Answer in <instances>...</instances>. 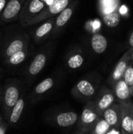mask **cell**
I'll use <instances>...</instances> for the list:
<instances>
[{
    "mask_svg": "<svg viewBox=\"0 0 133 134\" xmlns=\"http://www.w3.org/2000/svg\"><path fill=\"white\" fill-rule=\"evenodd\" d=\"M27 37L24 36V37H18L17 38L13 39L9 46L6 47L4 53V57L5 59L9 58L14 53L21 51L24 49H26L27 46Z\"/></svg>",
    "mask_w": 133,
    "mask_h": 134,
    "instance_id": "cell-17",
    "label": "cell"
},
{
    "mask_svg": "<svg viewBox=\"0 0 133 134\" xmlns=\"http://www.w3.org/2000/svg\"><path fill=\"white\" fill-rule=\"evenodd\" d=\"M122 79L126 83V85L128 86L130 90L131 95L133 97V66L132 63H130L129 65L128 66L127 69L125 70Z\"/></svg>",
    "mask_w": 133,
    "mask_h": 134,
    "instance_id": "cell-25",
    "label": "cell"
},
{
    "mask_svg": "<svg viewBox=\"0 0 133 134\" xmlns=\"http://www.w3.org/2000/svg\"><path fill=\"white\" fill-rule=\"evenodd\" d=\"M27 49L26 48L21 51H19L14 53L13 55H12L11 57L6 59L7 64L11 66H16V65L20 64L25 60L27 57Z\"/></svg>",
    "mask_w": 133,
    "mask_h": 134,
    "instance_id": "cell-23",
    "label": "cell"
},
{
    "mask_svg": "<svg viewBox=\"0 0 133 134\" xmlns=\"http://www.w3.org/2000/svg\"><path fill=\"white\" fill-rule=\"evenodd\" d=\"M0 122H1V121H0Z\"/></svg>",
    "mask_w": 133,
    "mask_h": 134,
    "instance_id": "cell-33",
    "label": "cell"
},
{
    "mask_svg": "<svg viewBox=\"0 0 133 134\" xmlns=\"http://www.w3.org/2000/svg\"><path fill=\"white\" fill-rule=\"evenodd\" d=\"M6 130H7L6 124L0 122V134H5V132H6Z\"/></svg>",
    "mask_w": 133,
    "mask_h": 134,
    "instance_id": "cell-26",
    "label": "cell"
},
{
    "mask_svg": "<svg viewBox=\"0 0 133 134\" xmlns=\"http://www.w3.org/2000/svg\"><path fill=\"white\" fill-rule=\"evenodd\" d=\"M133 48L129 49L121 57V59L118 61L115 67L114 68L112 72L111 73L107 82L112 87L118 80L123 78L124 73L127 69L128 66L131 63V57L132 53Z\"/></svg>",
    "mask_w": 133,
    "mask_h": 134,
    "instance_id": "cell-7",
    "label": "cell"
},
{
    "mask_svg": "<svg viewBox=\"0 0 133 134\" xmlns=\"http://www.w3.org/2000/svg\"><path fill=\"white\" fill-rule=\"evenodd\" d=\"M54 20H55L54 17L49 18L46 20V21L44 24L40 25L36 29L34 33V40L36 42H38L41 39L44 38L49 34H50L51 31H53V28L54 26Z\"/></svg>",
    "mask_w": 133,
    "mask_h": 134,
    "instance_id": "cell-18",
    "label": "cell"
},
{
    "mask_svg": "<svg viewBox=\"0 0 133 134\" xmlns=\"http://www.w3.org/2000/svg\"><path fill=\"white\" fill-rule=\"evenodd\" d=\"M100 118V117L96 111L93 100L87 101L86 104L83 108L81 115L78 116V120L77 122L78 130L89 133Z\"/></svg>",
    "mask_w": 133,
    "mask_h": 134,
    "instance_id": "cell-3",
    "label": "cell"
},
{
    "mask_svg": "<svg viewBox=\"0 0 133 134\" xmlns=\"http://www.w3.org/2000/svg\"><path fill=\"white\" fill-rule=\"evenodd\" d=\"M50 2L42 0H26L19 14L21 24L23 26H26L28 21L37 16Z\"/></svg>",
    "mask_w": 133,
    "mask_h": 134,
    "instance_id": "cell-5",
    "label": "cell"
},
{
    "mask_svg": "<svg viewBox=\"0 0 133 134\" xmlns=\"http://www.w3.org/2000/svg\"><path fill=\"white\" fill-rule=\"evenodd\" d=\"M113 93L114 94L116 101L118 103L122 104V103H128L131 101V99L132 96L131 95L130 90L123 80V79H121L118 80L113 86Z\"/></svg>",
    "mask_w": 133,
    "mask_h": 134,
    "instance_id": "cell-13",
    "label": "cell"
},
{
    "mask_svg": "<svg viewBox=\"0 0 133 134\" xmlns=\"http://www.w3.org/2000/svg\"><path fill=\"white\" fill-rule=\"evenodd\" d=\"M91 46L93 51L98 54L105 52L107 48V40L105 36L101 34H95L91 39Z\"/></svg>",
    "mask_w": 133,
    "mask_h": 134,
    "instance_id": "cell-19",
    "label": "cell"
},
{
    "mask_svg": "<svg viewBox=\"0 0 133 134\" xmlns=\"http://www.w3.org/2000/svg\"><path fill=\"white\" fill-rule=\"evenodd\" d=\"M47 62V54L42 52L38 53L33 60L31 62L28 68H27V77L29 79H32L38 75L42 69L45 68Z\"/></svg>",
    "mask_w": 133,
    "mask_h": 134,
    "instance_id": "cell-14",
    "label": "cell"
},
{
    "mask_svg": "<svg viewBox=\"0 0 133 134\" xmlns=\"http://www.w3.org/2000/svg\"><path fill=\"white\" fill-rule=\"evenodd\" d=\"M21 86L16 80H9L5 85L2 93V108L3 115L7 120L10 111L21 96Z\"/></svg>",
    "mask_w": 133,
    "mask_h": 134,
    "instance_id": "cell-1",
    "label": "cell"
},
{
    "mask_svg": "<svg viewBox=\"0 0 133 134\" xmlns=\"http://www.w3.org/2000/svg\"><path fill=\"white\" fill-rule=\"evenodd\" d=\"M73 1L74 0H52L51 2L46 7H45L43 10H42L37 16L28 21L26 26L36 24L39 22L46 20L56 15H58Z\"/></svg>",
    "mask_w": 133,
    "mask_h": 134,
    "instance_id": "cell-2",
    "label": "cell"
},
{
    "mask_svg": "<svg viewBox=\"0 0 133 134\" xmlns=\"http://www.w3.org/2000/svg\"><path fill=\"white\" fill-rule=\"evenodd\" d=\"M113 129L120 128L121 104L115 102L107 109H106L101 116Z\"/></svg>",
    "mask_w": 133,
    "mask_h": 134,
    "instance_id": "cell-11",
    "label": "cell"
},
{
    "mask_svg": "<svg viewBox=\"0 0 133 134\" xmlns=\"http://www.w3.org/2000/svg\"><path fill=\"white\" fill-rule=\"evenodd\" d=\"M78 115L75 111H62L54 115L53 118V123L60 128H67L77 124Z\"/></svg>",
    "mask_w": 133,
    "mask_h": 134,
    "instance_id": "cell-10",
    "label": "cell"
},
{
    "mask_svg": "<svg viewBox=\"0 0 133 134\" xmlns=\"http://www.w3.org/2000/svg\"><path fill=\"white\" fill-rule=\"evenodd\" d=\"M103 20L104 24L109 27H114L118 26L121 21V16L118 10H115L110 13L103 15Z\"/></svg>",
    "mask_w": 133,
    "mask_h": 134,
    "instance_id": "cell-22",
    "label": "cell"
},
{
    "mask_svg": "<svg viewBox=\"0 0 133 134\" xmlns=\"http://www.w3.org/2000/svg\"><path fill=\"white\" fill-rule=\"evenodd\" d=\"M2 93H3V90L0 86V104H2Z\"/></svg>",
    "mask_w": 133,
    "mask_h": 134,
    "instance_id": "cell-29",
    "label": "cell"
},
{
    "mask_svg": "<svg viewBox=\"0 0 133 134\" xmlns=\"http://www.w3.org/2000/svg\"><path fill=\"white\" fill-rule=\"evenodd\" d=\"M5 5H6V0H0V14L2 13Z\"/></svg>",
    "mask_w": 133,
    "mask_h": 134,
    "instance_id": "cell-27",
    "label": "cell"
},
{
    "mask_svg": "<svg viewBox=\"0 0 133 134\" xmlns=\"http://www.w3.org/2000/svg\"><path fill=\"white\" fill-rule=\"evenodd\" d=\"M120 0H99V9L102 16L118 10Z\"/></svg>",
    "mask_w": 133,
    "mask_h": 134,
    "instance_id": "cell-20",
    "label": "cell"
},
{
    "mask_svg": "<svg viewBox=\"0 0 133 134\" xmlns=\"http://www.w3.org/2000/svg\"><path fill=\"white\" fill-rule=\"evenodd\" d=\"M78 0H74L68 6H67L63 11H61L56 17H55L54 26L53 28V35H56L70 20L74 9L77 7Z\"/></svg>",
    "mask_w": 133,
    "mask_h": 134,
    "instance_id": "cell-9",
    "label": "cell"
},
{
    "mask_svg": "<svg viewBox=\"0 0 133 134\" xmlns=\"http://www.w3.org/2000/svg\"><path fill=\"white\" fill-rule=\"evenodd\" d=\"M75 134H89V133H85V132H83V131H78L77 133H75Z\"/></svg>",
    "mask_w": 133,
    "mask_h": 134,
    "instance_id": "cell-30",
    "label": "cell"
},
{
    "mask_svg": "<svg viewBox=\"0 0 133 134\" xmlns=\"http://www.w3.org/2000/svg\"><path fill=\"white\" fill-rule=\"evenodd\" d=\"M25 2L26 0H9L2 13V19L5 21L15 20L19 16Z\"/></svg>",
    "mask_w": 133,
    "mask_h": 134,
    "instance_id": "cell-12",
    "label": "cell"
},
{
    "mask_svg": "<svg viewBox=\"0 0 133 134\" xmlns=\"http://www.w3.org/2000/svg\"><path fill=\"white\" fill-rule=\"evenodd\" d=\"M55 86V80L51 78H46L39 82L33 90V92L31 96V101L34 99V101H38V100L41 97H43L47 93H49Z\"/></svg>",
    "mask_w": 133,
    "mask_h": 134,
    "instance_id": "cell-15",
    "label": "cell"
},
{
    "mask_svg": "<svg viewBox=\"0 0 133 134\" xmlns=\"http://www.w3.org/2000/svg\"><path fill=\"white\" fill-rule=\"evenodd\" d=\"M122 134H124V133H122Z\"/></svg>",
    "mask_w": 133,
    "mask_h": 134,
    "instance_id": "cell-34",
    "label": "cell"
},
{
    "mask_svg": "<svg viewBox=\"0 0 133 134\" xmlns=\"http://www.w3.org/2000/svg\"><path fill=\"white\" fill-rule=\"evenodd\" d=\"M98 92L97 86L89 79L79 80L71 90V95L81 101L87 102L92 100Z\"/></svg>",
    "mask_w": 133,
    "mask_h": 134,
    "instance_id": "cell-4",
    "label": "cell"
},
{
    "mask_svg": "<svg viewBox=\"0 0 133 134\" xmlns=\"http://www.w3.org/2000/svg\"><path fill=\"white\" fill-rule=\"evenodd\" d=\"M132 110L133 103L132 101L121 104V117L119 130H121L122 133L132 134Z\"/></svg>",
    "mask_w": 133,
    "mask_h": 134,
    "instance_id": "cell-8",
    "label": "cell"
},
{
    "mask_svg": "<svg viewBox=\"0 0 133 134\" xmlns=\"http://www.w3.org/2000/svg\"><path fill=\"white\" fill-rule=\"evenodd\" d=\"M132 134H133V110H132Z\"/></svg>",
    "mask_w": 133,
    "mask_h": 134,
    "instance_id": "cell-31",
    "label": "cell"
},
{
    "mask_svg": "<svg viewBox=\"0 0 133 134\" xmlns=\"http://www.w3.org/2000/svg\"><path fill=\"white\" fill-rule=\"evenodd\" d=\"M131 63L132 64L133 66V49H132V57H131Z\"/></svg>",
    "mask_w": 133,
    "mask_h": 134,
    "instance_id": "cell-32",
    "label": "cell"
},
{
    "mask_svg": "<svg viewBox=\"0 0 133 134\" xmlns=\"http://www.w3.org/2000/svg\"><path fill=\"white\" fill-rule=\"evenodd\" d=\"M84 64V57L82 54L75 53L70 56L67 60V66L71 69H78Z\"/></svg>",
    "mask_w": 133,
    "mask_h": 134,
    "instance_id": "cell-24",
    "label": "cell"
},
{
    "mask_svg": "<svg viewBox=\"0 0 133 134\" xmlns=\"http://www.w3.org/2000/svg\"><path fill=\"white\" fill-rule=\"evenodd\" d=\"M129 43L130 48H133V31L132 32V34H131V35H130V37H129Z\"/></svg>",
    "mask_w": 133,
    "mask_h": 134,
    "instance_id": "cell-28",
    "label": "cell"
},
{
    "mask_svg": "<svg viewBox=\"0 0 133 134\" xmlns=\"http://www.w3.org/2000/svg\"><path fill=\"white\" fill-rule=\"evenodd\" d=\"M25 105H26L25 97L24 96H20V97L19 98L17 102L15 104V105L12 108L10 114L9 115V118L7 119L8 123L10 126H15L19 122V120L20 119L22 114L24 111Z\"/></svg>",
    "mask_w": 133,
    "mask_h": 134,
    "instance_id": "cell-16",
    "label": "cell"
},
{
    "mask_svg": "<svg viewBox=\"0 0 133 134\" xmlns=\"http://www.w3.org/2000/svg\"><path fill=\"white\" fill-rule=\"evenodd\" d=\"M96 111L100 117L103 111L116 102L113 90L107 87H102L92 99Z\"/></svg>",
    "mask_w": 133,
    "mask_h": 134,
    "instance_id": "cell-6",
    "label": "cell"
},
{
    "mask_svg": "<svg viewBox=\"0 0 133 134\" xmlns=\"http://www.w3.org/2000/svg\"><path fill=\"white\" fill-rule=\"evenodd\" d=\"M111 129V126L102 117H100L91 129L89 134H107Z\"/></svg>",
    "mask_w": 133,
    "mask_h": 134,
    "instance_id": "cell-21",
    "label": "cell"
}]
</instances>
